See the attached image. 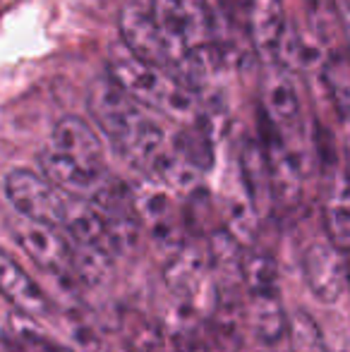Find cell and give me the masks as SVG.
<instances>
[{
    "label": "cell",
    "instance_id": "1",
    "mask_svg": "<svg viewBox=\"0 0 350 352\" xmlns=\"http://www.w3.org/2000/svg\"><path fill=\"white\" fill-rule=\"evenodd\" d=\"M89 113L118 153L127 158L137 170L151 175L159 158L168 151L164 130L127 98L108 77H98L89 89Z\"/></svg>",
    "mask_w": 350,
    "mask_h": 352
},
{
    "label": "cell",
    "instance_id": "2",
    "mask_svg": "<svg viewBox=\"0 0 350 352\" xmlns=\"http://www.w3.org/2000/svg\"><path fill=\"white\" fill-rule=\"evenodd\" d=\"M106 77L140 108L159 111L173 120H180L182 125L201 116L199 98L187 91L173 74L137 60L122 46H111Z\"/></svg>",
    "mask_w": 350,
    "mask_h": 352
},
{
    "label": "cell",
    "instance_id": "3",
    "mask_svg": "<svg viewBox=\"0 0 350 352\" xmlns=\"http://www.w3.org/2000/svg\"><path fill=\"white\" fill-rule=\"evenodd\" d=\"M149 14L185 60L216 41L214 14L201 0H151Z\"/></svg>",
    "mask_w": 350,
    "mask_h": 352
},
{
    "label": "cell",
    "instance_id": "4",
    "mask_svg": "<svg viewBox=\"0 0 350 352\" xmlns=\"http://www.w3.org/2000/svg\"><path fill=\"white\" fill-rule=\"evenodd\" d=\"M5 195L22 218L63 232L70 197L43 175L32 170H12L5 177Z\"/></svg>",
    "mask_w": 350,
    "mask_h": 352
},
{
    "label": "cell",
    "instance_id": "5",
    "mask_svg": "<svg viewBox=\"0 0 350 352\" xmlns=\"http://www.w3.org/2000/svg\"><path fill=\"white\" fill-rule=\"evenodd\" d=\"M118 29H120L122 48L132 53L137 60L166 70L173 77L185 63V58L177 56L164 32L156 27L149 10H144L142 5H125L118 17Z\"/></svg>",
    "mask_w": 350,
    "mask_h": 352
},
{
    "label": "cell",
    "instance_id": "6",
    "mask_svg": "<svg viewBox=\"0 0 350 352\" xmlns=\"http://www.w3.org/2000/svg\"><path fill=\"white\" fill-rule=\"evenodd\" d=\"M10 230H12L14 242L29 254V259L48 276L72 274L70 240L61 230L41 226V223H32L22 216L10 223Z\"/></svg>",
    "mask_w": 350,
    "mask_h": 352
},
{
    "label": "cell",
    "instance_id": "7",
    "mask_svg": "<svg viewBox=\"0 0 350 352\" xmlns=\"http://www.w3.org/2000/svg\"><path fill=\"white\" fill-rule=\"evenodd\" d=\"M303 276L319 302L333 305L341 300L348 285L346 254L329 242H314L303 254Z\"/></svg>",
    "mask_w": 350,
    "mask_h": 352
},
{
    "label": "cell",
    "instance_id": "8",
    "mask_svg": "<svg viewBox=\"0 0 350 352\" xmlns=\"http://www.w3.org/2000/svg\"><path fill=\"white\" fill-rule=\"evenodd\" d=\"M48 151L65 158V161L75 163V166L85 168L89 173H98V175L108 173L106 161H103L101 140H98L96 132L77 116H65L56 122L53 135H51V144H48Z\"/></svg>",
    "mask_w": 350,
    "mask_h": 352
},
{
    "label": "cell",
    "instance_id": "9",
    "mask_svg": "<svg viewBox=\"0 0 350 352\" xmlns=\"http://www.w3.org/2000/svg\"><path fill=\"white\" fill-rule=\"evenodd\" d=\"M137 216H140L142 230H146L154 237L156 245L164 250L177 252L185 245V216L177 211L166 192H144V195H135Z\"/></svg>",
    "mask_w": 350,
    "mask_h": 352
},
{
    "label": "cell",
    "instance_id": "10",
    "mask_svg": "<svg viewBox=\"0 0 350 352\" xmlns=\"http://www.w3.org/2000/svg\"><path fill=\"white\" fill-rule=\"evenodd\" d=\"M0 295L24 316L48 319L53 314V305L41 285L5 250H0Z\"/></svg>",
    "mask_w": 350,
    "mask_h": 352
},
{
    "label": "cell",
    "instance_id": "11",
    "mask_svg": "<svg viewBox=\"0 0 350 352\" xmlns=\"http://www.w3.org/2000/svg\"><path fill=\"white\" fill-rule=\"evenodd\" d=\"M262 98L264 116L278 130V135L300 132V98L295 91L293 74L285 72L278 63L269 65V70L264 72Z\"/></svg>",
    "mask_w": 350,
    "mask_h": 352
},
{
    "label": "cell",
    "instance_id": "12",
    "mask_svg": "<svg viewBox=\"0 0 350 352\" xmlns=\"http://www.w3.org/2000/svg\"><path fill=\"white\" fill-rule=\"evenodd\" d=\"M206 278H209V252L206 245H197V242H185L164 271L168 290L187 305L197 300Z\"/></svg>",
    "mask_w": 350,
    "mask_h": 352
},
{
    "label": "cell",
    "instance_id": "13",
    "mask_svg": "<svg viewBox=\"0 0 350 352\" xmlns=\"http://www.w3.org/2000/svg\"><path fill=\"white\" fill-rule=\"evenodd\" d=\"M245 321L250 324L262 348L288 338V316L283 311L278 287L262 292H245Z\"/></svg>",
    "mask_w": 350,
    "mask_h": 352
},
{
    "label": "cell",
    "instance_id": "14",
    "mask_svg": "<svg viewBox=\"0 0 350 352\" xmlns=\"http://www.w3.org/2000/svg\"><path fill=\"white\" fill-rule=\"evenodd\" d=\"M324 223H327L329 245L346 254L350 245V204H348V175L343 163H331L324 185Z\"/></svg>",
    "mask_w": 350,
    "mask_h": 352
},
{
    "label": "cell",
    "instance_id": "15",
    "mask_svg": "<svg viewBox=\"0 0 350 352\" xmlns=\"http://www.w3.org/2000/svg\"><path fill=\"white\" fill-rule=\"evenodd\" d=\"M240 173H243L245 190L250 197V209L254 216L269 218L276 213L274 206V192H271V175L266 153L259 140H248L240 148Z\"/></svg>",
    "mask_w": 350,
    "mask_h": 352
},
{
    "label": "cell",
    "instance_id": "16",
    "mask_svg": "<svg viewBox=\"0 0 350 352\" xmlns=\"http://www.w3.org/2000/svg\"><path fill=\"white\" fill-rule=\"evenodd\" d=\"M285 24L281 0H248L245 5V29L252 46L264 56H274L276 41Z\"/></svg>",
    "mask_w": 350,
    "mask_h": 352
},
{
    "label": "cell",
    "instance_id": "17",
    "mask_svg": "<svg viewBox=\"0 0 350 352\" xmlns=\"http://www.w3.org/2000/svg\"><path fill=\"white\" fill-rule=\"evenodd\" d=\"M171 146L177 158L195 173H204L214 166V130L204 116L185 122L182 130L173 137Z\"/></svg>",
    "mask_w": 350,
    "mask_h": 352
},
{
    "label": "cell",
    "instance_id": "18",
    "mask_svg": "<svg viewBox=\"0 0 350 352\" xmlns=\"http://www.w3.org/2000/svg\"><path fill=\"white\" fill-rule=\"evenodd\" d=\"M305 17H307V27L312 32L314 41L319 48H329V51H338L346 48V19L338 8L336 0H303Z\"/></svg>",
    "mask_w": 350,
    "mask_h": 352
},
{
    "label": "cell",
    "instance_id": "19",
    "mask_svg": "<svg viewBox=\"0 0 350 352\" xmlns=\"http://www.w3.org/2000/svg\"><path fill=\"white\" fill-rule=\"evenodd\" d=\"M348 56L346 48H338L331 51L329 60L324 63V72L322 79L327 84V91L331 96V103L336 108L338 118L343 122L348 120V111H350V74H348Z\"/></svg>",
    "mask_w": 350,
    "mask_h": 352
},
{
    "label": "cell",
    "instance_id": "20",
    "mask_svg": "<svg viewBox=\"0 0 350 352\" xmlns=\"http://www.w3.org/2000/svg\"><path fill=\"white\" fill-rule=\"evenodd\" d=\"M288 350L290 352H329L324 343L322 326L305 309H298L288 319Z\"/></svg>",
    "mask_w": 350,
    "mask_h": 352
},
{
    "label": "cell",
    "instance_id": "21",
    "mask_svg": "<svg viewBox=\"0 0 350 352\" xmlns=\"http://www.w3.org/2000/svg\"><path fill=\"white\" fill-rule=\"evenodd\" d=\"M130 352H161V333L146 316L130 314L122 321Z\"/></svg>",
    "mask_w": 350,
    "mask_h": 352
},
{
    "label": "cell",
    "instance_id": "22",
    "mask_svg": "<svg viewBox=\"0 0 350 352\" xmlns=\"http://www.w3.org/2000/svg\"><path fill=\"white\" fill-rule=\"evenodd\" d=\"M3 345H8L10 352H75L48 336H41L32 329H14V326L8 331Z\"/></svg>",
    "mask_w": 350,
    "mask_h": 352
},
{
    "label": "cell",
    "instance_id": "23",
    "mask_svg": "<svg viewBox=\"0 0 350 352\" xmlns=\"http://www.w3.org/2000/svg\"><path fill=\"white\" fill-rule=\"evenodd\" d=\"M171 338H173V352H211L199 319H195L192 314H182L177 319Z\"/></svg>",
    "mask_w": 350,
    "mask_h": 352
},
{
    "label": "cell",
    "instance_id": "24",
    "mask_svg": "<svg viewBox=\"0 0 350 352\" xmlns=\"http://www.w3.org/2000/svg\"><path fill=\"white\" fill-rule=\"evenodd\" d=\"M12 329V324H10V319H8V314H5L3 309H0V343L5 340V336H8V331Z\"/></svg>",
    "mask_w": 350,
    "mask_h": 352
},
{
    "label": "cell",
    "instance_id": "25",
    "mask_svg": "<svg viewBox=\"0 0 350 352\" xmlns=\"http://www.w3.org/2000/svg\"><path fill=\"white\" fill-rule=\"evenodd\" d=\"M264 352H290L288 350V338L281 340V343H276V345H269V348H264Z\"/></svg>",
    "mask_w": 350,
    "mask_h": 352
},
{
    "label": "cell",
    "instance_id": "26",
    "mask_svg": "<svg viewBox=\"0 0 350 352\" xmlns=\"http://www.w3.org/2000/svg\"><path fill=\"white\" fill-rule=\"evenodd\" d=\"M235 5H240V8H245V5H248V0H235Z\"/></svg>",
    "mask_w": 350,
    "mask_h": 352
}]
</instances>
